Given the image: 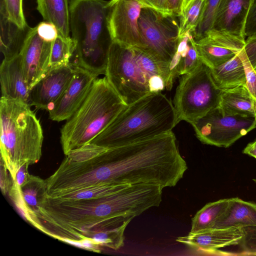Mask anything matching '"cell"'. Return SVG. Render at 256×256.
Returning a JSON list of instances; mask_svg holds the SVG:
<instances>
[{
  "mask_svg": "<svg viewBox=\"0 0 256 256\" xmlns=\"http://www.w3.org/2000/svg\"><path fill=\"white\" fill-rule=\"evenodd\" d=\"M188 168L171 132L108 148L82 162L79 175L87 187L102 184H153L174 186Z\"/></svg>",
  "mask_w": 256,
  "mask_h": 256,
  "instance_id": "cell-1",
  "label": "cell"
},
{
  "mask_svg": "<svg viewBox=\"0 0 256 256\" xmlns=\"http://www.w3.org/2000/svg\"><path fill=\"white\" fill-rule=\"evenodd\" d=\"M113 194L80 200L46 196L38 210L25 220L42 232L64 242L81 246L89 242L99 248L117 250L124 245V230L133 218L118 216Z\"/></svg>",
  "mask_w": 256,
  "mask_h": 256,
  "instance_id": "cell-2",
  "label": "cell"
},
{
  "mask_svg": "<svg viewBox=\"0 0 256 256\" xmlns=\"http://www.w3.org/2000/svg\"><path fill=\"white\" fill-rule=\"evenodd\" d=\"M104 75L128 106L149 94L170 90L174 82L169 65L116 42L110 44Z\"/></svg>",
  "mask_w": 256,
  "mask_h": 256,
  "instance_id": "cell-3",
  "label": "cell"
},
{
  "mask_svg": "<svg viewBox=\"0 0 256 256\" xmlns=\"http://www.w3.org/2000/svg\"><path fill=\"white\" fill-rule=\"evenodd\" d=\"M177 124L171 100L152 93L128 106L89 144L106 148L126 145L168 134Z\"/></svg>",
  "mask_w": 256,
  "mask_h": 256,
  "instance_id": "cell-4",
  "label": "cell"
},
{
  "mask_svg": "<svg viewBox=\"0 0 256 256\" xmlns=\"http://www.w3.org/2000/svg\"><path fill=\"white\" fill-rule=\"evenodd\" d=\"M0 133V159L14 180L22 165L36 164L41 158V124L28 104L1 97Z\"/></svg>",
  "mask_w": 256,
  "mask_h": 256,
  "instance_id": "cell-5",
  "label": "cell"
},
{
  "mask_svg": "<svg viewBox=\"0 0 256 256\" xmlns=\"http://www.w3.org/2000/svg\"><path fill=\"white\" fill-rule=\"evenodd\" d=\"M108 1L72 0L70 32L76 44L78 66L97 76L105 74L112 42L107 16Z\"/></svg>",
  "mask_w": 256,
  "mask_h": 256,
  "instance_id": "cell-6",
  "label": "cell"
},
{
  "mask_svg": "<svg viewBox=\"0 0 256 256\" xmlns=\"http://www.w3.org/2000/svg\"><path fill=\"white\" fill-rule=\"evenodd\" d=\"M127 106L106 76L96 78L84 100L61 128L64 154L89 144Z\"/></svg>",
  "mask_w": 256,
  "mask_h": 256,
  "instance_id": "cell-7",
  "label": "cell"
},
{
  "mask_svg": "<svg viewBox=\"0 0 256 256\" xmlns=\"http://www.w3.org/2000/svg\"><path fill=\"white\" fill-rule=\"evenodd\" d=\"M174 98L176 122L190 124L219 106L222 90L216 85L210 68L202 60L192 71L181 76Z\"/></svg>",
  "mask_w": 256,
  "mask_h": 256,
  "instance_id": "cell-8",
  "label": "cell"
},
{
  "mask_svg": "<svg viewBox=\"0 0 256 256\" xmlns=\"http://www.w3.org/2000/svg\"><path fill=\"white\" fill-rule=\"evenodd\" d=\"M178 18L149 8H142L138 20L142 43L138 48L170 66L180 40Z\"/></svg>",
  "mask_w": 256,
  "mask_h": 256,
  "instance_id": "cell-9",
  "label": "cell"
},
{
  "mask_svg": "<svg viewBox=\"0 0 256 256\" xmlns=\"http://www.w3.org/2000/svg\"><path fill=\"white\" fill-rule=\"evenodd\" d=\"M190 124L202 144L227 148L256 128V116L230 114L218 106Z\"/></svg>",
  "mask_w": 256,
  "mask_h": 256,
  "instance_id": "cell-10",
  "label": "cell"
},
{
  "mask_svg": "<svg viewBox=\"0 0 256 256\" xmlns=\"http://www.w3.org/2000/svg\"><path fill=\"white\" fill-rule=\"evenodd\" d=\"M108 6L107 23L112 42L140 48L138 20L143 6L139 0H110Z\"/></svg>",
  "mask_w": 256,
  "mask_h": 256,
  "instance_id": "cell-11",
  "label": "cell"
},
{
  "mask_svg": "<svg viewBox=\"0 0 256 256\" xmlns=\"http://www.w3.org/2000/svg\"><path fill=\"white\" fill-rule=\"evenodd\" d=\"M52 42L38 35L36 26L30 28L20 54L22 68L30 89L50 69V57Z\"/></svg>",
  "mask_w": 256,
  "mask_h": 256,
  "instance_id": "cell-12",
  "label": "cell"
},
{
  "mask_svg": "<svg viewBox=\"0 0 256 256\" xmlns=\"http://www.w3.org/2000/svg\"><path fill=\"white\" fill-rule=\"evenodd\" d=\"M74 72V63L50 68L30 90L28 104L48 111L70 84Z\"/></svg>",
  "mask_w": 256,
  "mask_h": 256,
  "instance_id": "cell-13",
  "label": "cell"
},
{
  "mask_svg": "<svg viewBox=\"0 0 256 256\" xmlns=\"http://www.w3.org/2000/svg\"><path fill=\"white\" fill-rule=\"evenodd\" d=\"M74 64V74L70 84L48 111L52 120L60 122L69 118L84 100L98 78L95 74Z\"/></svg>",
  "mask_w": 256,
  "mask_h": 256,
  "instance_id": "cell-14",
  "label": "cell"
},
{
  "mask_svg": "<svg viewBox=\"0 0 256 256\" xmlns=\"http://www.w3.org/2000/svg\"><path fill=\"white\" fill-rule=\"evenodd\" d=\"M244 235L243 228L232 226L213 228L196 233L189 232L176 241L188 246L216 255H237L219 250L226 246L238 244Z\"/></svg>",
  "mask_w": 256,
  "mask_h": 256,
  "instance_id": "cell-15",
  "label": "cell"
},
{
  "mask_svg": "<svg viewBox=\"0 0 256 256\" xmlns=\"http://www.w3.org/2000/svg\"><path fill=\"white\" fill-rule=\"evenodd\" d=\"M251 1L220 0L210 32L246 42L244 28Z\"/></svg>",
  "mask_w": 256,
  "mask_h": 256,
  "instance_id": "cell-16",
  "label": "cell"
},
{
  "mask_svg": "<svg viewBox=\"0 0 256 256\" xmlns=\"http://www.w3.org/2000/svg\"><path fill=\"white\" fill-rule=\"evenodd\" d=\"M245 42L209 32L202 38L194 40V44L200 60L212 68L233 58Z\"/></svg>",
  "mask_w": 256,
  "mask_h": 256,
  "instance_id": "cell-17",
  "label": "cell"
},
{
  "mask_svg": "<svg viewBox=\"0 0 256 256\" xmlns=\"http://www.w3.org/2000/svg\"><path fill=\"white\" fill-rule=\"evenodd\" d=\"M2 97L28 104L30 89L22 68L20 54L4 59L0 66Z\"/></svg>",
  "mask_w": 256,
  "mask_h": 256,
  "instance_id": "cell-18",
  "label": "cell"
},
{
  "mask_svg": "<svg viewBox=\"0 0 256 256\" xmlns=\"http://www.w3.org/2000/svg\"><path fill=\"white\" fill-rule=\"evenodd\" d=\"M46 193L45 180L30 175L28 180L20 187L14 182L8 194L25 218L38 210Z\"/></svg>",
  "mask_w": 256,
  "mask_h": 256,
  "instance_id": "cell-19",
  "label": "cell"
},
{
  "mask_svg": "<svg viewBox=\"0 0 256 256\" xmlns=\"http://www.w3.org/2000/svg\"><path fill=\"white\" fill-rule=\"evenodd\" d=\"M248 226H256V204L232 198L225 213L212 229Z\"/></svg>",
  "mask_w": 256,
  "mask_h": 256,
  "instance_id": "cell-20",
  "label": "cell"
},
{
  "mask_svg": "<svg viewBox=\"0 0 256 256\" xmlns=\"http://www.w3.org/2000/svg\"><path fill=\"white\" fill-rule=\"evenodd\" d=\"M200 60L192 34L188 32L180 36L176 52L170 64L172 79L193 70Z\"/></svg>",
  "mask_w": 256,
  "mask_h": 256,
  "instance_id": "cell-21",
  "label": "cell"
},
{
  "mask_svg": "<svg viewBox=\"0 0 256 256\" xmlns=\"http://www.w3.org/2000/svg\"><path fill=\"white\" fill-rule=\"evenodd\" d=\"M219 106L230 114L256 116V99L246 86L222 90Z\"/></svg>",
  "mask_w": 256,
  "mask_h": 256,
  "instance_id": "cell-22",
  "label": "cell"
},
{
  "mask_svg": "<svg viewBox=\"0 0 256 256\" xmlns=\"http://www.w3.org/2000/svg\"><path fill=\"white\" fill-rule=\"evenodd\" d=\"M239 52L224 64L217 67L210 68L216 86L222 90L246 86V74Z\"/></svg>",
  "mask_w": 256,
  "mask_h": 256,
  "instance_id": "cell-23",
  "label": "cell"
},
{
  "mask_svg": "<svg viewBox=\"0 0 256 256\" xmlns=\"http://www.w3.org/2000/svg\"><path fill=\"white\" fill-rule=\"evenodd\" d=\"M37 10L46 22L53 24L58 35L68 38L70 14L68 0H36Z\"/></svg>",
  "mask_w": 256,
  "mask_h": 256,
  "instance_id": "cell-24",
  "label": "cell"
},
{
  "mask_svg": "<svg viewBox=\"0 0 256 256\" xmlns=\"http://www.w3.org/2000/svg\"><path fill=\"white\" fill-rule=\"evenodd\" d=\"M0 51L4 58L10 60L18 55L30 28L22 29L0 14Z\"/></svg>",
  "mask_w": 256,
  "mask_h": 256,
  "instance_id": "cell-25",
  "label": "cell"
},
{
  "mask_svg": "<svg viewBox=\"0 0 256 256\" xmlns=\"http://www.w3.org/2000/svg\"><path fill=\"white\" fill-rule=\"evenodd\" d=\"M230 202V198H224L206 204L192 218L190 232L212 229L225 213Z\"/></svg>",
  "mask_w": 256,
  "mask_h": 256,
  "instance_id": "cell-26",
  "label": "cell"
},
{
  "mask_svg": "<svg viewBox=\"0 0 256 256\" xmlns=\"http://www.w3.org/2000/svg\"><path fill=\"white\" fill-rule=\"evenodd\" d=\"M76 49V44L72 37L66 38L58 35L52 44L50 68H56L70 64Z\"/></svg>",
  "mask_w": 256,
  "mask_h": 256,
  "instance_id": "cell-27",
  "label": "cell"
},
{
  "mask_svg": "<svg viewBox=\"0 0 256 256\" xmlns=\"http://www.w3.org/2000/svg\"><path fill=\"white\" fill-rule=\"evenodd\" d=\"M128 186V185L108 184L98 185L78 189L56 196H47L50 198L64 200L95 198L113 194Z\"/></svg>",
  "mask_w": 256,
  "mask_h": 256,
  "instance_id": "cell-28",
  "label": "cell"
},
{
  "mask_svg": "<svg viewBox=\"0 0 256 256\" xmlns=\"http://www.w3.org/2000/svg\"><path fill=\"white\" fill-rule=\"evenodd\" d=\"M206 0H194L180 18V36L196 30L202 14Z\"/></svg>",
  "mask_w": 256,
  "mask_h": 256,
  "instance_id": "cell-29",
  "label": "cell"
},
{
  "mask_svg": "<svg viewBox=\"0 0 256 256\" xmlns=\"http://www.w3.org/2000/svg\"><path fill=\"white\" fill-rule=\"evenodd\" d=\"M220 2V0H206L200 22L192 34L194 40L202 38L211 30Z\"/></svg>",
  "mask_w": 256,
  "mask_h": 256,
  "instance_id": "cell-30",
  "label": "cell"
},
{
  "mask_svg": "<svg viewBox=\"0 0 256 256\" xmlns=\"http://www.w3.org/2000/svg\"><path fill=\"white\" fill-rule=\"evenodd\" d=\"M0 13L4 14L20 28L28 27L23 12L22 0H0Z\"/></svg>",
  "mask_w": 256,
  "mask_h": 256,
  "instance_id": "cell-31",
  "label": "cell"
},
{
  "mask_svg": "<svg viewBox=\"0 0 256 256\" xmlns=\"http://www.w3.org/2000/svg\"><path fill=\"white\" fill-rule=\"evenodd\" d=\"M244 235L238 244V255L256 256V226L243 227Z\"/></svg>",
  "mask_w": 256,
  "mask_h": 256,
  "instance_id": "cell-32",
  "label": "cell"
},
{
  "mask_svg": "<svg viewBox=\"0 0 256 256\" xmlns=\"http://www.w3.org/2000/svg\"><path fill=\"white\" fill-rule=\"evenodd\" d=\"M239 54L243 62L246 74V86L252 96L256 99V70L248 62L242 49Z\"/></svg>",
  "mask_w": 256,
  "mask_h": 256,
  "instance_id": "cell-33",
  "label": "cell"
},
{
  "mask_svg": "<svg viewBox=\"0 0 256 256\" xmlns=\"http://www.w3.org/2000/svg\"><path fill=\"white\" fill-rule=\"evenodd\" d=\"M40 36L47 42H53L58 36L56 27L48 22H42L36 26Z\"/></svg>",
  "mask_w": 256,
  "mask_h": 256,
  "instance_id": "cell-34",
  "label": "cell"
},
{
  "mask_svg": "<svg viewBox=\"0 0 256 256\" xmlns=\"http://www.w3.org/2000/svg\"><path fill=\"white\" fill-rule=\"evenodd\" d=\"M244 34L246 36L256 35V0H252L247 16Z\"/></svg>",
  "mask_w": 256,
  "mask_h": 256,
  "instance_id": "cell-35",
  "label": "cell"
},
{
  "mask_svg": "<svg viewBox=\"0 0 256 256\" xmlns=\"http://www.w3.org/2000/svg\"><path fill=\"white\" fill-rule=\"evenodd\" d=\"M242 50L252 68L256 70V35L248 37Z\"/></svg>",
  "mask_w": 256,
  "mask_h": 256,
  "instance_id": "cell-36",
  "label": "cell"
},
{
  "mask_svg": "<svg viewBox=\"0 0 256 256\" xmlns=\"http://www.w3.org/2000/svg\"><path fill=\"white\" fill-rule=\"evenodd\" d=\"M14 180L4 162L0 159V186L3 194H8L12 187Z\"/></svg>",
  "mask_w": 256,
  "mask_h": 256,
  "instance_id": "cell-37",
  "label": "cell"
},
{
  "mask_svg": "<svg viewBox=\"0 0 256 256\" xmlns=\"http://www.w3.org/2000/svg\"><path fill=\"white\" fill-rule=\"evenodd\" d=\"M143 8H149L160 12L168 14V0H139Z\"/></svg>",
  "mask_w": 256,
  "mask_h": 256,
  "instance_id": "cell-38",
  "label": "cell"
},
{
  "mask_svg": "<svg viewBox=\"0 0 256 256\" xmlns=\"http://www.w3.org/2000/svg\"><path fill=\"white\" fill-rule=\"evenodd\" d=\"M29 164L26 163L22 165L17 170L14 178V182L20 187L28 180L30 175L28 172Z\"/></svg>",
  "mask_w": 256,
  "mask_h": 256,
  "instance_id": "cell-39",
  "label": "cell"
},
{
  "mask_svg": "<svg viewBox=\"0 0 256 256\" xmlns=\"http://www.w3.org/2000/svg\"><path fill=\"white\" fill-rule=\"evenodd\" d=\"M184 0H168V10L170 14L180 18L182 14Z\"/></svg>",
  "mask_w": 256,
  "mask_h": 256,
  "instance_id": "cell-40",
  "label": "cell"
},
{
  "mask_svg": "<svg viewBox=\"0 0 256 256\" xmlns=\"http://www.w3.org/2000/svg\"><path fill=\"white\" fill-rule=\"evenodd\" d=\"M242 154L248 155L256 159V138L249 142L242 151Z\"/></svg>",
  "mask_w": 256,
  "mask_h": 256,
  "instance_id": "cell-41",
  "label": "cell"
},
{
  "mask_svg": "<svg viewBox=\"0 0 256 256\" xmlns=\"http://www.w3.org/2000/svg\"><path fill=\"white\" fill-rule=\"evenodd\" d=\"M193 0H184L183 6H182V16L184 12L186 10V9L188 8V6L190 4V3Z\"/></svg>",
  "mask_w": 256,
  "mask_h": 256,
  "instance_id": "cell-42",
  "label": "cell"
},
{
  "mask_svg": "<svg viewBox=\"0 0 256 256\" xmlns=\"http://www.w3.org/2000/svg\"><path fill=\"white\" fill-rule=\"evenodd\" d=\"M252 180L254 181V182L255 184H256V178H254V179Z\"/></svg>",
  "mask_w": 256,
  "mask_h": 256,
  "instance_id": "cell-43",
  "label": "cell"
}]
</instances>
